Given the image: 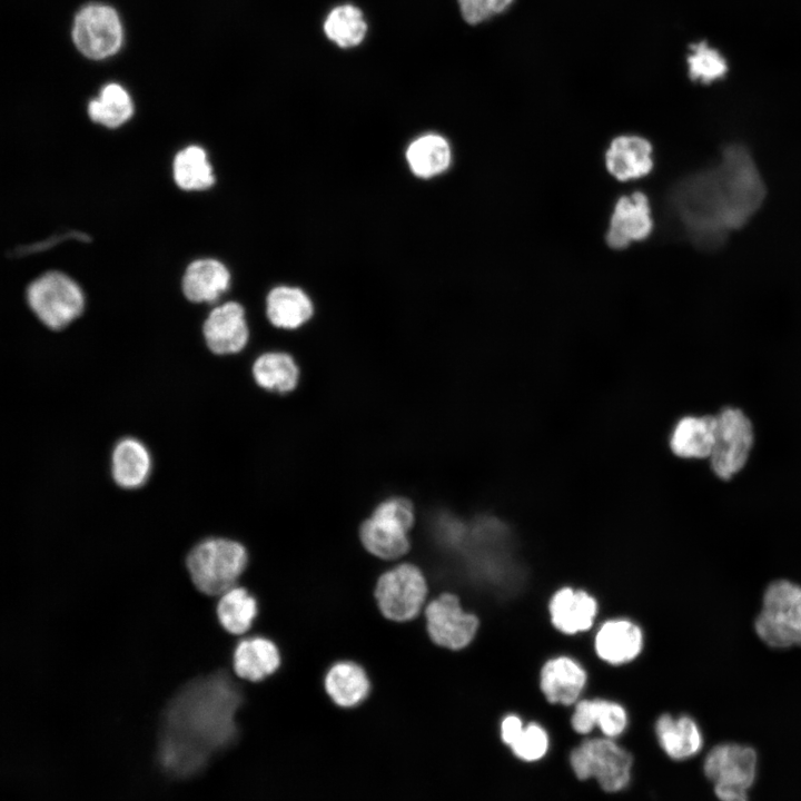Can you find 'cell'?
Wrapping results in <instances>:
<instances>
[{"instance_id": "obj_15", "label": "cell", "mask_w": 801, "mask_h": 801, "mask_svg": "<svg viewBox=\"0 0 801 801\" xmlns=\"http://www.w3.org/2000/svg\"><path fill=\"white\" fill-rule=\"evenodd\" d=\"M587 681L586 671L570 656L547 660L540 672V689L552 704L576 703Z\"/></svg>"}, {"instance_id": "obj_24", "label": "cell", "mask_w": 801, "mask_h": 801, "mask_svg": "<svg viewBox=\"0 0 801 801\" xmlns=\"http://www.w3.org/2000/svg\"><path fill=\"white\" fill-rule=\"evenodd\" d=\"M279 664L280 655L275 643L260 636L241 640L233 655L236 674L251 682L266 679L278 669Z\"/></svg>"}, {"instance_id": "obj_36", "label": "cell", "mask_w": 801, "mask_h": 801, "mask_svg": "<svg viewBox=\"0 0 801 801\" xmlns=\"http://www.w3.org/2000/svg\"><path fill=\"white\" fill-rule=\"evenodd\" d=\"M524 728L522 719L516 714H507L501 722L500 733L504 744L511 746Z\"/></svg>"}, {"instance_id": "obj_1", "label": "cell", "mask_w": 801, "mask_h": 801, "mask_svg": "<svg viewBox=\"0 0 801 801\" xmlns=\"http://www.w3.org/2000/svg\"><path fill=\"white\" fill-rule=\"evenodd\" d=\"M764 184L748 150L728 146L713 168L679 181L669 204L688 238L698 247H719L761 206Z\"/></svg>"}, {"instance_id": "obj_7", "label": "cell", "mask_w": 801, "mask_h": 801, "mask_svg": "<svg viewBox=\"0 0 801 801\" xmlns=\"http://www.w3.org/2000/svg\"><path fill=\"white\" fill-rule=\"evenodd\" d=\"M27 299L32 312L51 329L63 328L85 307L78 284L60 271H49L33 280L27 289Z\"/></svg>"}, {"instance_id": "obj_4", "label": "cell", "mask_w": 801, "mask_h": 801, "mask_svg": "<svg viewBox=\"0 0 801 801\" xmlns=\"http://www.w3.org/2000/svg\"><path fill=\"white\" fill-rule=\"evenodd\" d=\"M754 627L773 649L801 646V585L789 580L769 584Z\"/></svg>"}, {"instance_id": "obj_5", "label": "cell", "mask_w": 801, "mask_h": 801, "mask_svg": "<svg viewBox=\"0 0 801 801\" xmlns=\"http://www.w3.org/2000/svg\"><path fill=\"white\" fill-rule=\"evenodd\" d=\"M414 520V507L409 500L398 496L386 498L360 525V541L368 552L379 558H398L409 548L407 534Z\"/></svg>"}, {"instance_id": "obj_9", "label": "cell", "mask_w": 801, "mask_h": 801, "mask_svg": "<svg viewBox=\"0 0 801 801\" xmlns=\"http://www.w3.org/2000/svg\"><path fill=\"white\" fill-rule=\"evenodd\" d=\"M427 595V584L421 570L400 564L385 572L375 590L377 604L389 620L403 622L415 617Z\"/></svg>"}, {"instance_id": "obj_12", "label": "cell", "mask_w": 801, "mask_h": 801, "mask_svg": "<svg viewBox=\"0 0 801 801\" xmlns=\"http://www.w3.org/2000/svg\"><path fill=\"white\" fill-rule=\"evenodd\" d=\"M703 771L714 784L735 785L748 790L756 778V752L753 748L739 743L718 744L705 755Z\"/></svg>"}, {"instance_id": "obj_8", "label": "cell", "mask_w": 801, "mask_h": 801, "mask_svg": "<svg viewBox=\"0 0 801 801\" xmlns=\"http://www.w3.org/2000/svg\"><path fill=\"white\" fill-rule=\"evenodd\" d=\"M71 36L80 53L91 60H103L121 49L125 33L115 8L92 2L76 13Z\"/></svg>"}, {"instance_id": "obj_37", "label": "cell", "mask_w": 801, "mask_h": 801, "mask_svg": "<svg viewBox=\"0 0 801 801\" xmlns=\"http://www.w3.org/2000/svg\"><path fill=\"white\" fill-rule=\"evenodd\" d=\"M714 792L720 801H749L748 790L744 788L714 784Z\"/></svg>"}, {"instance_id": "obj_22", "label": "cell", "mask_w": 801, "mask_h": 801, "mask_svg": "<svg viewBox=\"0 0 801 801\" xmlns=\"http://www.w3.org/2000/svg\"><path fill=\"white\" fill-rule=\"evenodd\" d=\"M716 416H686L674 426L670 448L682 458L710 457L715 442Z\"/></svg>"}, {"instance_id": "obj_3", "label": "cell", "mask_w": 801, "mask_h": 801, "mask_svg": "<svg viewBox=\"0 0 801 801\" xmlns=\"http://www.w3.org/2000/svg\"><path fill=\"white\" fill-rule=\"evenodd\" d=\"M248 562L246 548L227 538H207L187 556L194 585L204 594L216 596L235 586Z\"/></svg>"}, {"instance_id": "obj_11", "label": "cell", "mask_w": 801, "mask_h": 801, "mask_svg": "<svg viewBox=\"0 0 801 801\" xmlns=\"http://www.w3.org/2000/svg\"><path fill=\"white\" fill-rule=\"evenodd\" d=\"M427 631L434 643L449 650H462L475 637L479 621L466 612L456 595L443 593L425 610Z\"/></svg>"}, {"instance_id": "obj_23", "label": "cell", "mask_w": 801, "mask_h": 801, "mask_svg": "<svg viewBox=\"0 0 801 801\" xmlns=\"http://www.w3.org/2000/svg\"><path fill=\"white\" fill-rule=\"evenodd\" d=\"M230 285V274L226 266L216 259H198L186 269L182 278V293L194 303H212Z\"/></svg>"}, {"instance_id": "obj_29", "label": "cell", "mask_w": 801, "mask_h": 801, "mask_svg": "<svg viewBox=\"0 0 801 801\" xmlns=\"http://www.w3.org/2000/svg\"><path fill=\"white\" fill-rule=\"evenodd\" d=\"M216 611L219 623L227 632L243 634L250 629L258 606L246 589L234 586L220 595Z\"/></svg>"}, {"instance_id": "obj_31", "label": "cell", "mask_w": 801, "mask_h": 801, "mask_svg": "<svg viewBox=\"0 0 801 801\" xmlns=\"http://www.w3.org/2000/svg\"><path fill=\"white\" fill-rule=\"evenodd\" d=\"M174 179L184 190H204L215 182L212 168L206 151L199 146H188L174 159Z\"/></svg>"}, {"instance_id": "obj_13", "label": "cell", "mask_w": 801, "mask_h": 801, "mask_svg": "<svg viewBox=\"0 0 801 801\" xmlns=\"http://www.w3.org/2000/svg\"><path fill=\"white\" fill-rule=\"evenodd\" d=\"M652 228L649 199L645 194L635 191L615 202L605 239L611 248L623 249L633 241L646 239Z\"/></svg>"}, {"instance_id": "obj_18", "label": "cell", "mask_w": 801, "mask_h": 801, "mask_svg": "<svg viewBox=\"0 0 801 801\" xmlns=\"http://www.w3.org/2000/svg\"><path fill=\"white\" fill-rule=\"evenodd\" d=\"M651 142L636 135L615 137L605 151L607 171L620 181L649 175L653 168Z\"/></svg>"}, {"instance_id": "obj_10", "label": "cell", "mask_w": 801, "mask_h": 801, "mask_svg": "<svg viewBox=\"0 0 801 801\" xmlns=\"http://www.w3.org/2000/svg\"><path fill=\"white\" fill-rule=\"evenodd\" d=\"M753 444V427L739 408L726 407L716 415L711 467L721 479H730L745 465Z\"/></svg>"}, {"instance_id": "obj_27", "label": "cell", "mask_w": 801, "mask_h": 801, "mask_svg": "<svg viewBox=\"0 0 801 801\" xmlns=\"http://www.w3.org/2000/svg\"><path fill=\"white\" fill-rule=\"evenodd\" d=\"M151 469V458L146 446L136 438L121 439L113 448L111 472L115 482L123 488L140 487Z\"/></svg>"}, {"instance_id": "obj_33", "label": "cell", "mask_w": 801, "mask_h": 801, "mask_svg": "<svg viewBox=\"0 0 801 801\" xmlns=\"http://www.w3.org/2000/svg\"><path fill=\"white\" fill-rule=\"evenodd\" d=\"M686 63L691 80L704 85L722 79L729 70L723 55L706 41L694 42L690 46Z\"/></svg>"}, {"instance_id": "obj_34", "label": "cell", "mask_w": 801, "mask_h": 801, "mask_svg": "<svg viewBox=\"0 0 801 801\" xmlns=\"http://www.w3.org/2000/svg\"><path fill=\"white\" fill-rule=\"evenodd\" d=\"M513 754L525 762H535L545 756L550 748V738L545 729L535 722L524 725L522 732L510 746Z\"/></svg>"}, {"instance_id": "obj_20", "label": "cell", "mask_w": 801, "mask_h": 801, "mask_svg": "<svg viewBox=\"0 0 801 801\" xmlns=\"http://www.w3.org/2000/svg\"><path fill=\"white\" fill-rule=\"evenodd\" d=\"M629 723L623 705L605 699H584L575 703L571 716L572 729L578 734H589L597 726L604 736H620Z\"/></svg>"}, {"instance_id": "obj_35", "label": "cell", "mask_w": 801, "mask_h": 801, "mask_svg": "<svg viewBox=\"0 0 801 801\" xmlns=\"http://www.w3.org/2000/svg\"><path fill=\"white\" fill-rule=\"evenodd\" d=\"M515 0H457L462 18L472 26L502 14Z\"/></svg>"}, {"instance_id": "obj_21", "label": "cell", "mask_w": 801, "mask_h": 801, "mask_svg": "<svg viewBox=\"0 0 801 801\" xmlns=\"http://www.w3.org/2000/svg\"><path fill=\"white\" fill-rule=\"evenodd\" d=\"M314 314L313 301L299 287L276 286L267 295L266 315L279 329L294 330L305 325Z\"/></svg>"}, {"instance_id": "obj_32", "label": "cell", "mask_w": 801, "mask_h": 801, "mask_svg": "<svg viewBox=\"0 0 801 801\" xmlns=\"http://www.w3.org/2000/svg\"><path fill=\"white\" fill-rule=\"evenodd\" d=\"M367 24L363 12L355 6L335 7L324 21V32L340 48L358 46L365 38Z\"/></svg>"}, {"instance_id": "obj_28", "label": "cell", "mask_w": 801, "mask_h": 801, "mask_svg": "<svg viewBox=\"0 0 801 801\" xmlns=\"http://www.w3.org/2000/svg\"><path fill=\"white\" fill-rule=\"evenodd\" d=\"M406 160L415 176L432 178L449 167L452 161L449 144L441 135H423L408 146Z\"/></svg>"}, {"instance_id": "obj_17", "label": "cell", "mask_w": 801, "mask_h": 801, "mask_svg": "<svg viewBox=\"0 0 801 801\" xmlns=\"http://www.w3.org/2000/svg\"><path fill=\"white\" fill-rule=\"evenodd\" d=\"M596 600L583 590L570 586L557 590L548 603L553 626L566 635L591 629L597 614Z\"/></svg>"}, {"instance_id": "obj_14", "label": "cell", "mask_w": 801, "mask_h": 801, "mask_svg": "<svg viewBox=\"0 0 801 801\" xmlns=\"http://www.w3.org/2000/svg\"><path fill=\"white\" fill-rule=\"evenodd\" d=\"M202 332L206 344L212 353L218 355L239 353L249 339L245 309L236 301L215 307L206 318Z\"/></svg>"}, {"instance_id": "obj_26", "label": "cell", "mask_w": 801, "mask_h": 801, "mask_svg": "<svg viewBox=\"0 0 801 801\" xmlns=\"http://www.w3.org/2000/svg\"><path fill=\"white\" fill-rule=\"evenodd\" d=\"M325 689L338 706L354 708L366 699L370 684L360 665L350 661H340L328 670Z\"/></svg>"}, {"instance_id": "obj_30", "label": "cell", "mask_w": 801, "mask_h": 801, "mask_svg": "<svg viewBox=\"0 0 801 801\" xmlns=\"http://www.w3.org/2000/svg\"><path fill=\"white\" fill-rule=\"evenodd\" d=\"M92 121L108 128L123 125L134 113V103L128 91L116 82L102 87L99 96L88 105Z\"/></svg>"}, {"instance_id": "obj_2", "label": "cell", "mask_w": 801, "mask_h": 801, "mask_svg": "<svg viewBox=\"0 0 801 801\" xmlns=\"http://www.w3.org/2000/svg\"><path fill=\"white\" fill-rule=\"evenodd\" d=\"M241 703L237 686L224 675H212L185 688L165 715L158 759L175 777L199 772L210 754L237 739L235 714Z\"/></svg>"}, {"instance_id": "obj_16", "label": "cell", "mask_w": 801, "mask_h": 801, "mask_svg": "<svg viewBox=\"0 0 801 801\" xmlns=\"http://www.w3.org/2000/svg\"><path fill=\"white\" fill-rule=\"evenodd\" d=\"M643 643V632L637 624L625 619H612L597 630L594 650L602 661L621 665L637 657Z\"/></svg>"}, {"instance_id": "obj_19", "label": "cell", "mask_w": 801, "mask_h": 801, "mask_svg": "<svg viewBox=\"0 0 801 801\" xmlns=\"http://www.w3.org/2000/svg\"><path fill=\"white\" fill-rule=\"evenodd\" d=\"M654 730L661 749L675 761L693 758L703 748L702 730L686 714L673 716L664 713L657 718Z\"/></svg>"}, {"instance_id": "obj_25", "label": "cell", "mask_w": 801, "mask_h": 801, "mask_svg": "<svg viewBox=\"0 0 801 801\" xmlns=\"http://www.w3.org/2000/svg\"><path fill=\"white\" fill-rule=\"evenodd\" d=\"M251 373L259 387L281 395L294 392L300 377L295 358L280 350L259 355L253 363Z\"/></svg>"}, {"instance_id": "obj_6", "label": "cell", "mask_w": 801, "mask_h": 801, "mask_svg": "<svg viewBox=\"0 0 801 801\" xmlns=\"http://www.w3.org/2000/svg\"><path fill=\"white\" fill-rule=\"evenodd\" d=\"M570 764L577 779L594 778L604 791L617 792L631 781L633 758L614 739L593 738L572 750Z\"/></svg>"}]
</instances>
